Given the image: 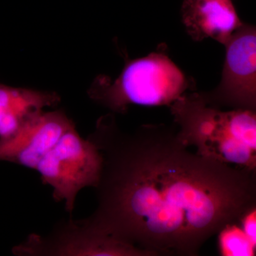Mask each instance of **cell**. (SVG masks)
<instances>
[{
    "mask_svg": "<svg viewBox=\"0 0 256 256\" xmlns=\"http://www.w3.org/2000/svg\"><path fill=\"white\" fill-rule=\"evenodd\" d=\"M220 233L222 252L228 256H252L256 245L248 238L244 230L232 225L226 227Z\"/></svg>",
    "mask_w": 256,
    "mask_h": 256,
    "instance_id": "30bf717a",
    "label": "cell"
},
{
    "mask_svg": "<svg viewBox=\"0 0 256 256\" xmlns=\"http://www.w3.org/2000/svg\"><path fill=\"white\" fill-rule=\"evenodd\" d=\"M74 124L63 110L43 111L32 116L14 134L0 139V161L36 170L44 156Z\"/></svg>",
    "mask_w": 256,
    "mask_h": 256,
    "instance_id": "8992f818",
    "label": "cell"
},
{
    "mask_svg": "<svg viewBox=\"0 0 256 256\" xmlns=\"http://www.w3.org/2000/svg\"><path fill=\"white\" fill-rule=\"evenodd\" d=\"M56 92L16 88L0 82V139L14 134L32 116L58 105Z\"/></svg>",
    "mask_w": 256,
    "mask_h": 256,
    "instance_id": "52a82bcc",
    "label": "cell"
},
{
    "mask_svg": "<svg viewBox=\"0 0 256 256\" xmlns=\"http://www.w3.org/2000/svg\"><path fill=\"white\" fill-rule=\"evenodd\" d=\"M102 158L92 230L146 256H194L256 207V172L193 154L169 133L122 134L99 122Z\"/></svg>",
    "mask_w": 256,
    "mask_h": 256,
    "instance_id": "6da1fadb",
    "label": "cell"
},
{
    "mask_svg": "<svg viewBox=\"0 0 256 256\" xmlns=\"http://www.w3.org/2000/svg\"><path fill=\"white\" fill-rule=\"evenodd\" d=\"M188 20L206 36L227 42L239 20L230 0H186Z\"/></svg>",
    "mask_w": 256,
    "mask_h": 256,
    "instance_id": "9c48e42d",
    "label": "cell"
},
{
    "mask_svg": "<svg viewBox=\"0 0 256 256\" xmlns=\"http://www.w3.org/2000/svg\"><path fill=\"white\" fill-rule=\"evenodd\" d=\"M256 37L254 31L240 32L230 42L226 70L234 101L248 108L255 102Z\"/></svg>",
    "mask_w": 256,
    "mask_h": 256,
    "instance_id": "ba28073f",
    "label": "cell"
},
{
    "mask_svg": "<svg viewBox=\"0 0 256 256\" xmlns=\"http://www.w3.org/2000/svg\"><path fill=\"white\" fill-rule=\"evenodd\" d=\"M186 80L174 63L162 55L153 54L128 64L110 87L92 86L88 94L114 111L122 112L130 104L168 105L180 98Z\"/></svg>",
    "mask_w": 256,
    "mask_h": 256,
    "instance_id": "3957f363",
    "label": "cell"
},
{
    "mask_svg": "<svg viewBox=\"0 0 256 256\" xmlns=\"http://www.w3.org/2000/svg\"><path fill=\"white\" fill-rule=\"evenodd\" d=\"M240 222L242 225V230L246 234L248 238L256 245V207L249 210Z\"/></svg>",
    "mask_w": 256,
    "mask_h": 256,
    "instance_id": "8fae6325",
    "label": "cell"
},
{
    "mask_svg": "<svg viewBox=\"0 0 256 256\" xmlns=\"http://www.w3.org/2000/svg\"><path fill=\"white\" fill-rule=\"evenodd\" d=\"M174 112L182 124L178 137L197 154L224 164L256 172V118L252 110L223 112L178 102Z\"/></svg>",
    "mask_w": 256,
    "mask_h": 256,
    "instance_id": "7a4b0ae2",
    "label": "cell"
},
{
    "mask_svg": "<svg viewBox=\"0 0 256 256\" xmlns=\"http://www.w3.org/2000/svg\"><path fill=\"white\" fill-rule=\"evenodd\" d=\"M13 252L23 256H146L137 248L95 232L82 220L60 224L46 236L32 234Z\"/></svg>",
    "mask_w": 256,
    "mask_h": 256,
    "instance_id": "5b68a950",
    "label": "cell"
},
{
    "mask_svg": "<svg viewBox=\"0 0 256 256\" xmlns=\"http://www.w3.org/2000/svg\"><path fill=\"white\" fill-rule=\"evenodd\" d=\"M102 158L97 148L79 134L75 124L64 133L37 165L44 184L53 190L54 200L65 202L72 214L78 192L98 182Z\"/></svg>",
    "mask_w": 256,
    "mask_h": 256,
    "instance_id": "277c9868",
    "label": "cell"
}]
</instances>
